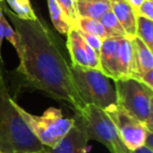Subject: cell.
<instances>
[{"label": "cell", "instance_id": "cell-1", "mask_svg": "<svg viewBox=\"0 0 153 153\" xmlns=\"http://www.w3.org/2000/svg\"><path fill=\"white\" fill-rule=\"evenodd\" d=\"M0 7L19 36L21 56L17 71L28 86L66 103L81 114L86 105L74 85L70 64L46 24L39 18L34 21L21 19L3 1H0Z\"/></svg>", "mask_w": 153, "mask_h": 153}, {"label": "cell", "instance_id": "cell-2", "mask_svg": "<svg viewBox=\"0 0 153 153\" xmlns=\"http://www.w3.org/2000/svg\"><path fill=\"white\" fill-rule=\"evenodd\" d=\"M0 151L4 153H45L43 146L15 107L0 74Z\"/></svg>", "mask_w": 153, "mask_h": 153}, {"label": "cell", "instance_id": "cell-3", "mask_svg": "<svg viewBox=\"0 0 153 153\" xmlns=\"http://www.w3.org/2000/svg\"><path fill=\"white\" fill-rule=\"evenodd\" d=\"M70 70L76 90L85 105H94L107 111L117 106L114 86L101 70L71 64Z\"/></svg>", "mask_w": 153, "mask_h": 153}, {"label": "cell", "instance_id": "cell-4", "mask_svg": "<svg viewBox=\"0 0 153 153\" xmlns=\"http://www.w3.org/2000/svg\"><path fill=\"white\" fill-rule=\"evenodd\" d=\"M114 82L117 106L153 132L152 88L132 78Z\"/></svg>", "mask_w": 153, "mask_h": 153}, {"label": "cell", "instance_id": "cell-5", "mask_svg": "<svg viewBox=\"0 0 153 153\" xmlns=\"http://www.w3.org/2000/svg\"><path fill=\"white\" fill-rule=\"evenodd\" d=\"M15 107L39 142L46 148L56 147L74 126V119L65 117L61 109L51 107L41 115H34L15 102Z\"/></svg>", "mask_w": 153, "mask_h": 153}, {"label": "cell", "instance_id": "cell-6", "mask_svg": "<svg viewBox=\"0 0 153 153\" xmlns=\"http://www.w3.org/2000/svg\"><path fill=\"white\" fill-rule=\"evenodd\" d=\"M80 117L87 140L103 144L110 153H131L123 144L109 111L94 105H86Z\"/></svg>", "mask_w": 153, "mask_h": 153}, {"label": "cell", "instance_id": "cell-7", "mask_svg": "<svg viewBox=\"0 0 153 153\" xmlns=\"http://www.w3.org/2000/svg\"><path fill=\"white\" fill-rule=\"evenodd\" d=\"M99 57L101 71L110 80L117 81L133 76V51L130 39L107 37L102 41Z\"/></svg>", "mask_w": 153, "mask_h": 153}, {"label": "cell", "instance_id": "cell-8", "mask_svg": "<svg viewBox=\"0 0 153 153\" xmlns=\"http://www.w3.org/2000/svg\"><path fill=\"white\" fill-rule=\"evenodd\" d=\"M109 113L117 126L122 142L128 150L132 151L145 144L149 130L144 124L133 119L120 106L109 110Z\"/></svg>", "mask_w": 153, "mask_h": 153}, {"label": "cell", "instance_id": "cell-9", "mask_svg": "<svg viewBox=\"0 0 153 153\" xmlns=\"http://www.w3.org/2000/svg\"><path fill=\"white\" fill-rule=\"evenodd\" d=\"M66 36H67V49L70 55L71 65L101 70L100 57L85 42L81 32L78 28L71 27Z\"/></svg>", "mask_w": 153, "mask_h": 153}, {"label": "cell", "instance_id": "cell-10", "mask_svg": "<svg viewBox=\"0 0 153 153\" xmlns=\"http://www.w3.org/2000/svg\"><path fill=\"white\" fill-rule=\"evenodd\" d=\"M74 123L63 140L53 148H46L45 153H87V137L78 115Z\"/></svg>", "mask_w": 153, "mask_h": 153}, {"label": "cell", "instance_id": "cell-11", "mask_svg": "<svg viewBox=\"0 0 153 153\" xmlns=\"http://www.w3.org/2000/svg\"><path fill=\"white\" fill-rule=\"evenodd\" d=\"M110 9L130 40L136 37V14L127 0H109Z\"/></svg>", "mask_w": 153, "mask_h": 153}, {"label": "cell", "instance_id": "cell-12", "mask_svg": "<svg viewBox=\"0 0 153 153\" xmlns=\"http://www.w3.org/2000/svg\"><path fill=\"white\" fill-rule=\"evenodd\" d=\"M133 51L134 74L132 79H135L140 74L153 69V53L142 40L135 37L131 40Z\"/></svg>", "mask_w": 153, "mask_h": 153}, {"label": "cell", "instance_id": "cell-13", "mask_svg": "<svg viewBox=\"0 0 153 153\" xmlns=\"http://www.w3.org/2000/svg\"><path fill=\"white\" fill-rule=\"evenodd\" d=\"M108 10H110L109 1H101V2L76 1V11L79 17L81 18L99 20V18Z\"/></svg>", "mask_w": 153, "mask_h": 153}, {"label": "cell", "instance_id": "cell-14", "mask_svg": "<svg viewBox=\"0 0 153 153\" xmlns=\"http://www.w3.org/2000/svg\"><path fill=\"white\" fill-rule=\"evenodd\" d=\"M99 21L102 24L107 37H110V38L126 37V34H125V32H124L123 27H122V25L120 24V22L117 21V17H115L114 14L112 13L111 9L108 10L107 12H105V13L99 18ZM126 38H127V37H126Z\"/></svg>", "mask_w": 153, "mask_h": 153}, {"label": "cell", "instance_id": "cell-15", "mask_svg": "<svg viewBox=\"0 0 153 153\" xmlns=\"http://www.w3.org/2000/svg\"><path fill=\"white\" fill-rule=\"evenodd\" d=\"M47 4H48V11L49 16H51V22H53L55 28L60 33V34L67 35L69 32L70 27L65 15L60 9L56 0H47Z\"/></svg>", "mask_w": 153, "mask_h": 153}, {"label": "cell", "instance_id": "cell-16", "mask_svg": "<svg viewBox=\"0 0 153 153\" xmlns=\"http://www.w3.org/2000/svg\"><path fill=\"white\" fill-rule=\"evenodd\" d=\"M9 4V9L18 16L19 18L24 20H37L36 13L34 12L30 0H0Z\"/></svg>", "mask_w": 153, "mask_h": 153}, {"label": "cell", "instance_id": "cell-17", "mask_svg": "<svg viewBox=\"0 0 153 153\" xmlns=\"http://www.w3.org/2000/svg\"><path fill=\"white\" fill-rule=\"evenodd\" d=\"M136 37L153 51V22L152 20L136 16Z\"/></svg>", "mask_w": 153, "mask_h": 153}, {"label": "cell", "instance_id": "cell-18", "mask_svg": "<svg viewBox=\"0 0 153 153\" xmlns=\"http://www.w3.org/2000/svg\"><path fill=\"white\" fill-rule=\"evenodd\" d=\"M76 28H78L79 30H81L82 33H85V34L94 35V36L99 37V38L102 39V40H104L105 38H107L106 33H105L104 28H103L102 24L100 23L99 20L80 17L79 20H78Z\"/></svg>", "mask_w": 153, "mask_h": 153}, {"label": "cell", "instance_id": "cell-19", "mask_svg": "<svg viewBox=\"0 0 153 153\" xmlns=\"http://www.w3.org/2000/svg\"><path fill=\"white\" fill-rule=\"evenodd\" d=\"M65 15L70 27H76L79 15L76 11V0H56Z\"/></svg>", "mask_w": 153, "mask_h": 153}, {"label": "cell", "instance_id": "cell-20", "mask_svg": "<svg viewBox=\"0 0 153 153\" xmlns=\"http://www.w3.org/2000/svg\"><path fill=\"white\" fill-rule=\"evenodd\" d=\"M2 27H3V37L7 38L11 42V44L13 45L14 48L17 51L18 57H20L21 56V46H20L19 36L16 33V30L11 26V24L9 23V21L5 18V15L2 17Z\"/></svg>", "mask_w": 153, "mask_h": 153}, {"label": "cell", "instance_id": "cell-21", "mask_svg": "<svg viewBox=\"0 0 153 153\" xmlns=\"http://www.w3.org/2000/svg\"><path fill=\"white\" fill-rule=\"evenodd\" d=\"M136 16L144 17L147 19H153V0H144L138 10L136 11Z\"/></svg>", "mask_w": 153, "mask_h": 153}, {"label": "cell", "instance_id": "cell-22", "mask_svg": "<svg viewBox=\"0 0 153 153\" xmlns=\"http://www.w3.org/2000/svg\"><path fill=\"white\" fill-rule=\"evenodd\" d=\"M80 32H81V30H80ZM81 35L84 40H85V42L87 43L98 55H100V49H101V46H102V41H103L102 39H100L97 36H94V35H88L82 32H81Z\"/></svg>", "mask_w": 153, "mask_h": 153}, {"label": "cell", "instance_id": "cell-23", "mask_svg": "<svg viewBox=\"0 0 153 153\" xmlns=\"http://www.w3.org/2000/svg\"><path fill=\"white\" fill-rule=\"evenodd\" d=\"M135 79L137 80V81L142 82V83L145 84V85H147L148 87H150L153 89V69L140 74V76H136Z\"/></svg>", "mask_w": 153, "mask_h": 153}, {"label": "cell", "instance_id": "cell-24", "mask_svg": "<svg viewBox=\"0 0 153 153\" xmlns=\"http://www.w3.org/2000/svg\"><path fill=\"white\" fill-rule=\"evenodd\" d=\"M4 16L2 10L0 7V74L3 76V61L2 56H1V47H2V40H3V27H2V17Z\"/></svg>", "mask_w": 153, "mask_h": 153}, {"label": "cell", "instance_id": "cell-25", "mask_svg": "<svg viewBox=\"0 0 153 153\" xmlns=\"http://www.w3.org/2000/svg\"><path fill=\"white\" fill-rule=\"evenodd\" d=\"M131 153H153V150L150 148H148V147H146L145 145H143V146L132 150Z\"/></svg>", "mask_w": 153, "mask_h": 153}, {"label": "cell", "instance_id": "cell-26", "mask_svg": "<svg viewBox=\"0 0 153 153\" xmlns=\"http://www.w3.org/2000/svg\"><path fill=\"white\" fill-rule=\"evenodd\" d=\"M128 3L131 5V7L133 9V11L136 13V11L138 10V7H140L143 2H144V0H127Z\"/></svg>", "mask_w": 153, "mask_h": 153}, {"label": "cell", "instance_id": "cell-27", "mask_svg": "<svg viewBox=\"0 0 153 153\" xmlns=\"http://www.w3.org/2000/svg\"><path fill=\"white\" fill-rule=\"evenodd\" d=\"M152 137H153V132L149 131L148 134H147V137H146V140H145V146L148 147V148L152 149L153 150V143H152Z\"/></svg>", "mask_w": 153, "mask_h": 153}, {"label": "cell", "instance_id": "cell-28", "mask_svg": "<svg viewBox=\"0 0 153 153\" xmlns=\"http://www.w3.org/2000/svg\"><path fill=\"white\" fill-rule=\"evenodd\" d=\"M76 1H85V2H101V1H109V0H76Z\"/></svg>", "mask_w": 153, "mask_h": 153}, {"label": "cell", "instance_id": "cell-29", "mask_svg": "<svg viewBox=\"0 0 153 153\" xmlns=\"http://www.w3.org/2000/svg\"><path fill=\"white\" fill-rule=\"evenodd\" d=\"M0 153H4V152H1V151H0Z\"/></svg>", "mask_w": 153, "mask_h": 153}]
</instances>
